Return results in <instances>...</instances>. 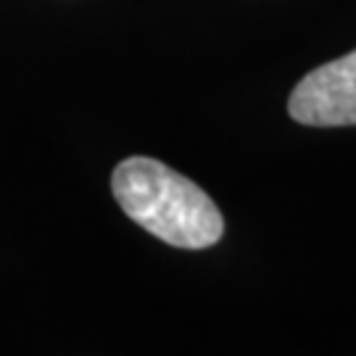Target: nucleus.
<instances>
[{"mask_svg": "<svg viewBox=\"0 0 356 356\" xmlns=\"http://www.w3.org/2000/svg\"><path fill=\"white\" fill-rule=\"evenodd\" d=\"M111 191L122 211L175 248H209L225 235V219L209 193L164 161L129 156L116 164Z\"/></svg>", "mask_w": 356, "mask_h": 356, "instance_id": "obj_1", "label": "nucleus"}, {"mask_svg": "<svg viewBox=\"0 0 356 356\" xmlns=\"http://www.w3.org/2000/svg\"><path fill=\"white\" fill-rule=\"evenodd\" d=\"M288 114L306 127H354L356 51L312 69L293 88Z\"/></svg>", "mask_w": 356, "mask_h": 356, "instance_id": "obj_2", "label": "nucleus"}]
</instances>
